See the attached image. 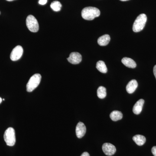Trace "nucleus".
Segmentation results:
<instances>
[{"mask_svg":"<svg viewBox=\"0 0 156 156\" xmlns=\"http://www.w3.org/2000/svg\"><path fill=\"white\" fill-rule=\"evenodd\" d=\"M151 151L154 156H156V146H154L152 147Z\"/></svg>","mask_w":156,"mask_h":156,"instance_id":"nucleus-20","label":"nucleus"},{"mask_svg":"<svg viewBox=\"0 0 156 156\" xmlns=\"http://www.w3.org/2000/svg\"><path fill=\"white\" fill-rule=\"evenodd\" d=\"M4 137L7 145L13 146L16 142L15 132L14 128L11 127L8 128L5 131Z\"/></svg>","mask_w":156,"mask_h":156,"instance_id":"nucleus-4","label":"nucleus"},{"mask_svg":"<svg viewBox=\"0 0 156 156\" xmlns=\"http://www.w3.org/2000/svg\"><path fill=\"white\" fill-rule=\"evenodd\" d=\"M97 96L99 98L103 99L106 97V89L105 87H98L97 91Z\"/></svg>","mask_w":156,"mask_h":156,"instance_id":"nucleus-17","label":"nucleus"},{"mask_svg":"<svg viewBox=\"0 0 156 156\" xmlns=\"http://www.w3.org/2000/svg\"><path fill=\"white\" fill-rule=\"evenodd\" d=\"M87 131V128L84 123L80 122L76 127V134L78 138H81L85 135Z\"/></svg>","mask_w":156,"mask_h":156,"instance_id":"nucleus-9","label":"nucleus"},{"mask_svg":"<svg viewBox=\"0 0 156 156\" xmlns=\"http://www.w3.org/2000/svg\"><path fill=\"white\" fill-rule=\"evenodd\" d=\"M144 103V99H140L137 101L133 107V112L134 114L139 115L141 113Z\"/></svg>","mask_w":156,"mask_h":156,"instance_id":"nucleus-10","label":"nucleus"},{"mask_svg":"<svg viewBox=\"0 0 156 156\" xmlns=\"http://www.w3.org/2000/svg\"><path fill=\"white\" fill-rule=\"evenodd\" d=\"M147 20V17L144 14L139 15L134 23L133 25V30L134 32H138L143 30L145 27Z\"/></svg>","mask_w":156,"mask_h":156,"instance_id":"nucleus-2","label":"nucleus"},{"mask_svg":"<svg viewBox=\"0 0 156 156\" xmlns=\"http://www.w3.org/2000/svg\"><path fill=\"white\" fill-rule=\"evenodd\" d=\"M48 0H40L39 1V4L41 5H45L47 4Z\"/></svg>","mask_w":156,"mask_h":156,"instance_id":"nucleus-19","label":"nucleus"},{"mask_svg":"<svg viewBox=\"0 0 156 156\" xmlns=\"http://www.w3.org/2000/svg\"><path fill=\"white\" fill-rule=\"evenodd\" d=\"M102 150L104 154L108 156H112L116 152V149L114 145L110 143L104 144L102 145Z\"/></svg>","mask_w":156,"mask_h":156,"instance_id":"nucleus-7","label":"nucleus"},{"mask_svg":"<svg viewBox=\"0 0 156 156\" xmlns=\"http://www.w3.org/2000/svg\"><path fill=\"white\" fill-rule=\"evenodd\" d=\"M82 17L84 19L88 20H92L95 17H99L100 11L99 9L95 7H86L82 11Z\"/></svg>","mask_w":156,"mask_h":156,"instance_id":"nucleus-1","label":"nucleus"},{"mask_svg":"<svg viewBox=\"0 0 156 156\" xmlns=\"http://www.w3.org/2000/svg\"><path fill=\"white\" fill-rule=\"evenodd\" d=\"M120 1H122V2H126V1H129V0H120Z\"/></svg>","mask_w":156,"mask_h":156,"instance_id":"nucleus-24","label":"nucleus"},{"mask_svg":"<svg viewBox=\"0 0 156 156\" xmlns=\"http://www.w3.org/2000/svg\"><path fill=\"white\" fill-rule=\"evenodd\" d=\"M6 1H9V2H12V1H14V0H6Z\"/></svg>","mask_w":156,"mask_h":156,"instance_id":"nucleus-25","label":"nucleus"},{"mask_svg":"<svg viewBox=\"0 0 156 156\" xmlns=\"http://www.w3.org/2000/svg\"><path fill=\"white\" fill-rule=\"evenodd\" d=\"M81 156H90L89 154L87 152H85L83 153L81 155Z\"/></svg>","mask_w":156,"mask_h":156,"instance_id":"nucleus-21","label":"nucleus"},{"mask_svg":"<svg viewBox=\"0 0 156 156\" xmlns=\"http://www.w3.org/2000/svg\"><path fill=\"white\" fill-rule=\"evenodd\" d=\"M138 87L137 81L135 80H133L128 83L126 86V90L129 94H132L135 91Z\"/></svg>","mask_w":156,"mask_h":156,"instance_id":"nucleus-11","label":"nucleus"},{"mask_svg":"<svg viewBox=\"0 0 156 156\" xmlns=\"http://www.w3.org/2000/svg\"><path fill=\"white\" fill-rule=\"evenodd\" d=\"M50 7L53 11L58 12L61 10L62 5L58 1H54L50 5Z\"/></svg>","mask_w":156,"mask_h":156,"instance_id":"nucleus-18","label":"nucleus"},{"mask_svg":"<svg viewBox=\"0 0 156 156\" xmlns=\"http://www.w3.org/2000/svg\"><path fill=\"white\" fill-rule=\"evenodd\" d=\"M153 72L154 75L155 77V78L156 79V65L155 66H154L153 69Z\"/></svg>","mask_w":156,"mask_h":156,"instance_id":"nucleus-22","label":"nucleus"},{"mask_svg":"<svg viewBox=\"0 0 156 156\" xmlns=\"http://www.w3.org/2000/svg\"><path fill=\"white\" fill-rule=\"evenodd\" d=\"M110 117L113 121H119L122 119V113L119 111H114L110 115Z\"/></svg>","mask_w":156,"mask_h":156,"instance_id":"nucleus-15","label":"nucleus"},{"mask_svg":"<svg viewBox=\"0 0 156 156\" xmlns=\"http://www.w3.org/2000/svg\"><path fill=\"white\" fill-rule=\"evenodd\" d=\"M96 67L97 69L101 73H105L107 72V68L106 65L104 62L103 61L100 60V61L97 62Z\"/></svg>","mask_w":156,"mask_h":156,"instance_id":"nucleus-16","label":"nucleus"},{"mask_svg":"<svg viewBox=\"0 0 156 156\" xmlns=\"http://www.w3.org/2000/svg\"><path fill=\"white\" fill-rule=\"evenodd\" d=\"M26 25L27 28L31 32L35 33L39 30L38 22L36 18L33 15H29L27 18Z\"/></svg>","mask_w":156,"mask_h":156,"instance_id":"nucleus-5","label":"nucleus"},{"mask_svg":"<svg viewBox=\"0 0 156 156\" xmlns=\"http://www.w3.org/2000/svg\"><path fill=\"white\" fill-rule=\"evenodd\" d=\"M0 14H1V12H0Z\"/></svg>","mask_w":156,"mask_h":156,"instance_id":"nucleus-26","label":"nucleus"},{"mask_svg":"<svg viewBox=\"0 0 156 156\" xmlns=\"http://www.w3.org/2000/svg\"><path fill=\"white\" fill-rule=\"evenodd\" d=\"M110 41V37L108 34H105L100 37L98 40V43L101 46L107 45Z\"/></svg>","mask_w":156,"mask_h":156,"instance_id":"nucleus-13","label":"nucleus"},{"mask_svg":"<svg viewBox=\"0 0 156 156\" xmlns=\"http://www.w3.org/2000/svg\"><path fill=\"white\" fill-rule=\"evenodd\" d=\"M41 80V76L40 74H35L30 79L27 84V91L28 92L33 91L39 86Z\"/></svg>","mask_w":156,"mask_h":156,"instance_id":"nucleus-3","label":"nucleus"},{"mask_svg":"<svg viewBox=\"0 0 156 156\" xmlns=\"http://www.w3.org/2000/svg\"><path fill=\"white\" fill-rule=\"evenodd\" d=\"M68 61L73 64H78L82 61V56L78 52H73L67 58Z\"/></svg>","mask_w":156,"mask_h":156,"instance_id":"nucleus-8","label":"nucleus"},{"mask_svg":"<svg viewBox=\"0 0 156 156\" xmlns=\"http://www.w3.org/2000/svg\"><path fill=\"white\" fill-rule=\"evenodd\" d=\"M133 140L138 146H142L145 144L146 139L143 135L137 134L133 137Z\"/></svg>","mask_w":156,"mask_h":156,"instance_id":"nucleus-14","label":"nucleus"},{"mask_svg":"<svg viewBox=\"0 0 156 156\" xmlns=\"http://www.w3.org/2000/svg\"><path fill=\"white\" fill-rule=\"evenodd\" d=\"M23 49L20 46H17L12 50L11 52L10 58L11 60L16 61L19 60L21 58L23 54Z\"/></svg>","mask_w":156,"mask_h":156,"instance_id":"nucleus-6","label":"nucleus"},{"mask_svg":"<svg viewBox=\"0 0 156 156\" xmlns=\"http://www.w3.org/2000/svg\"><path fill=\"white\" fill-rule=\"evenodd\" d=\"M122 62L126 67L130 68H135L136 67V64L134 60L128 57H124L122 60Z\"/></svg>","mask_w":156,"mask_h":156,"instance_id":"nucleus-12","label":"nucleus"},{"mask_svg":"<svg viewBox=\"0 0 156 156\" xmlns=\"http://www.w3.org/2000/svg\"><path fill=\"white\" fill-rule=\"evenodd\" d=\"M2 99L0 97V104L2 103Z\"/></svg>","mask_w":156,"mask_h":156,"instance_id":"nucleus-23","label":"nucleus"}]
</instances>
